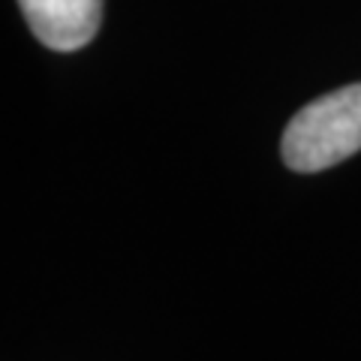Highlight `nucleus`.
Returning a JSON list of instances; mask_svg holds the SVG:
<instances>
[{
  "mask_svg": "<svg viewBox=\"0 0 361 361\" xmlns=\"http://www.w3.org/2000/svg\"><path fill=\"white\" fill-rule=\"evenodd\" d=\"M292 172H322L361 151V82L307 103L280 142Z\"/></svg>",
  "mask_w": 361,
  "mask_h": 361,
  "instance_id": "nucleus-1",
  "label": "nucleus"
},
{
  "mask_svg": "<svg viewBox=\"0 0 361 361\" xmlns=\"http://www.w3.org/2000/svg\"><path fill=\"white\" fill-rule=\"evenodd\" d=\"M18 6L33 37L54 51L85 49L103 21V0H18Z\"/></svg>",
  "mask_w": 361,
  "mask_h": 361,
  "instance_id": "nucleus-2",
  "label": "nucleus"
}]
</instances>
